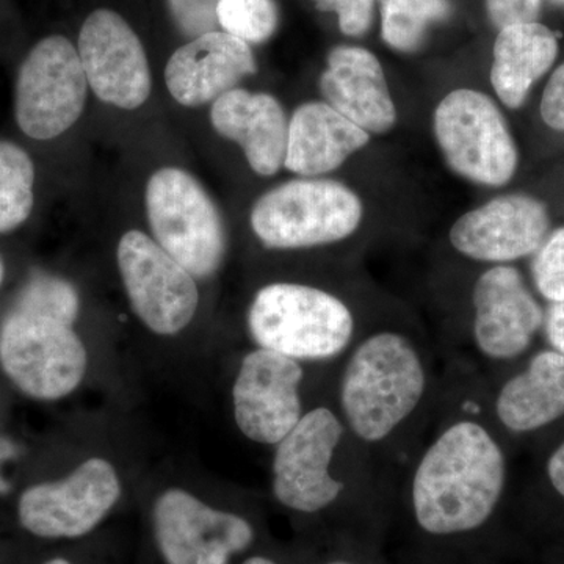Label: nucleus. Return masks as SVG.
I'll use <instances>...</instances> for the list:
<instances>
[{"label": "nucleus", "instance_id": "72a5a7b5", "mask_svg": "<svg viewBox=\"0 0 564 564\" xmlns=\"http://www.w3.org/2000/svg\"><path fill=\"white\" fill-rule=\"evenodd\" d=\"M242 564H278L274 560L263 555H252L250 558L245 560Z\"/></svg>", "mask_w": 564, "mask_h": 564}, {"label": "nucleus", "instance_id": "9b49d317", "mask_svg": "<svg viewBox=\"0 0 564 564\" xmlns=\"http://www.w3.org/2000/svg\"><path fill=\"white\" fill-rule=\"evenodd\" d=\"M121 497L113 464L102 458L82 463L68 478L32 486L18 505L21 525L46 540H74L91 533Z\"/></svg>", "mask_w": 564, "mask_h": 564}, {"label": "nucleus", "instance_id": "dca6fc26", "mask_svg": "<svg viewBox=\"0 0 564 564\" xmlns=\"http://www.w3.org/2000/svg\"><path fill=\"white\" fill-rule=\"evenodd\" d=\"M551 229L547 207L533 196L513 193L497 196L462 215L448 239L464 258L510 263L534 254Z\"/></svg>", "mask_w": 564, "mask_h": 564}, {"label": "nucleus", "instance_id": "2f4dec72", "mask_svg": "<svg viewBox=\"0 0 564 564\" xmlns=\"http://www.w3.org/2000/svg\"><path fill=\"white\" fill-rule=\"evenodd\" d=\"M543 328L551 350L564 355V302L551 303L547 313L544 314Z\"/></svg>", "mask_w": 564, "mask_h": 564}, {"label": "nucleus", "instance_id": "f3484780", "mask_svg": "<svg viewBox=\"0 0 564 564\" xmlns=\"http://www.w3.org/2000/svg\"><path fill=\"white\" fill-rule=\"evenodd\" d=\"M256 69L250 44L214 31L196 36L174 52L166 65L165 82L174 101L199 107L217 101Z\"/></svg>", "mask_w": 564, "mask_h": 564}, {"label": "nucleus", "instance_id": "4468645a", "mask_svg": "<svg viewBox=\"0 0 564 564\" xmlns=\"http://www.w3.org/2000/svg\"><path fill=\"white\" fill-rule=\"evenodd\" d=\"M473 340L478 355L508 362L529 350L543 328L544 311L521 270L510 263L489 267L473 289Z\"/></svg>", "mask_w": 564, "mask_h": 564}, {"label": "nucleus", "instance_id": "58836bf2", "mask_svg": "<svg viewBox=\"0 0 564 564\" xmlns=\"http://www.w3.org/2000/svg\"><path fill=\"white\" fill-rule=\"evenodd\" d=\"M556 6H564V0H552Z\"/></svg>", "mask_w": 564, "mask_h": 564}, {"label": "nucleus", "instance_id": "7ed1b4c3", "mask_svg": "<svg viewBox=\"0 0 564 564\" xmlns=\"http://www.w3.org/2000/svg\"><path fill=\"white\" fill-rule=\"evenodd\" d=\"M248 332L258 348L300 362L329 361L356 343V317L339 296L313 285L274 282L256 293Z\"/></svg>", "mask_w": 564, "mask_h": 564}, {"label": "nucleus", "instance_id": "0eeeda50", "mask_svg": "<svg viewBox=\"0 0 564 564\" xmlns=\"http://www.w3.org/2000/svg\"><path fill=\"white\" fill-rule=\"evenodd\" d=\"M347 434L343 419L332 408L317 406L304 413L295 429L274 445V499L302 514L333 507L347 488L333 469Z\"/></svg>", "mask_w": 564, "mask_h": 564}, {"label": "nucleus", "instance_id": "a878e982", "mask_svg": "<svg viewBox=\"0 0 564 564\" xmlns=\"http://www.w3.org/2000/svg\"><path fill=\"white\" fill-rule=\"evenodd\" d=\"M217 20L223 32L237 36L248 44H261L276 32V2L274 0H218Z\"/></svg>", "mask_w": 564, "mask_h": 564}, {"label": "nucleus", "instance_id": "c85d7f7f", "mask_svg": "<svg viewBox=\"0 0 564 564\" xmlns=\"http://www.w3.org/2000/svg\"><path fill=\"white\" fill-rule=\"evenodd\" d=\"M318 9L333 11L339 18L345 35L359 36L369 31L377 0H315Z\"/></svg>", "mask_w": 564, "mask_h": 564}, {"label": "nucleus", "instance_id": "473e14b6", "mask_svg": "<svg viewBox=\"0 0 564 564\" xmlns=\"http://www.w3.org/2000/svg\"><path fill=\"white\" fill-rule=\"evenodd\" d=\"M545 474L554 491L564 499V441L549 456Z\"/></svg>", "mask_w": 564, "mask_h": 564}, {"label": "nucleus", "instance_id": "1a4fd4ad", "mask_svg": "<svg viewBox=\"0 0 564 564\" xmlns=\"http://www.w3.org/2000/svg\"><path fill=\"white\" fill-rule=\"evenodd\" d=\"M87 88V76L73 43L61 35L41 40L18 74V126L35 140L62 135L79 120Z\"/></svg>", "mask_w": 564, "mask_h": 564}, {"label": "nucleus", "instance_id": "6ab92c4d", "mask_svg": "<svg viewBox=\"0 0 564 564\" xmlns=\"http://www.w3.org/2000/svg\"><path fill=\"white\" fill-rule=\"evenodd\" d=\"M210 121L221 137L242 148L256 173L273 176L284 166L289 122L274 96L234 88L214 102Z\"/></svg>", "mask_w": 564, "mask_h": 564}, {"label": "nucleus", "instance_id": "c756f323", "mask_svg": "<svg viewBox=\"0 0 564 564\" xmlns=\"http://www.w3.org/2000/svg\"><path fill=\"white\" fill-rule=\"evenodd\" d=\"M543 0H486L489 20L497 29L521 22H534L540 17Z\"/></svg>", "mask_w": 564, "mask_h": 564}, {"label": "nucleus", "instance_id": "f03ea898", "mask_svg": "<svg viewBox=\"0 0 564 564\" xmlns=\"http://www.w3.org/2000/svg\"><path fill=\"white\" fill-rule=\"evenodd\" d=\"M339 383V413L364 447L395 440L425 406L432 389L429 352L402 329L383 328L356 340Z\"/></svg>", "mask_w": 564, "mask_h": 564}, {"label": "nucleus", "instance_id": "9d476101", "mask_svg": "<svg viewBox=\"0 0 564 564\" xmlns=\"http://www.w3.org/2000/svg\"><path fill=\"white\" fill-rule=\"evenodd\" d=\"M118 267L133 313L152 333L174 336L191 325L199 304L195 278L154 239L126 232L118 245Z\"/></svg>", "mask_w": 564, "mask_h": 564}, {"label": "nucleus", "instance_id": "e433bc0d", "mask_svg": "<svg viewBox=\"0 0 564 564\" xmlns=\"http://www.w3.org/2000/svg\"><path fill=\"white\" fill-rule=\"evenodd\" d=\"M6 489H7V485L3 484L2 477H0V492L6 491Z\"/></svg>", "mask_w": 564, "mask_h": 564}, {"label": "nucleus", "instance_id": "5701e85b", "mask_svg": "<svg viewBox=\"0 0 564 564\" xmlns=\"http://www.w3.org/2000/svg\"><path fill=\"white\" fill-rule=\"evenodd\" d=\"M381 35L392 50L414 52L436 22L448 20L451 0H378Z\"/></svg>", "mask_w": 564, "mask_h": 564}, {"label": "nucleus", "instance_id": "cd10ccee", "mask_svg": "<svg viewBox=\"0 0 564 564\" xmlns=\"http://www.w3.org/2000/svg\"><path fill=\"white\" fill-rule=\"evenodd\" d=\"M174 24L184 35L196 36L217 31L218 0H166Z\"/></svg>", "mask_w": 564, "mask_h": 564}, {"label": "nucleus", "instance_id": "ddd939ff", "mask_svg": "<svg viewBox=\"0 0 564 564\" xmlns=\"http://www.w3.org/2000/svg\"><path fill=\"white\" fill-rule=\"evenodd\" d=\"M303 362L256 348L240 364L232 388L234 417L247 440L280 444L303 417Z\"/></svg>", "mask_w": 564, "mask_h": 564}, {"label": "nucleus", "instance_id": "39448f33", "mask_svg": "<svg viewBox=\"0 0 564 564\" xmlns=\"http://www.w3.org/2000/svg\"><path fill=\"white\" fill-rule=\"evenodd\" d=\"M434 139L452 172L486 187H502L518 170V147L497 104L485 93L458 88L437 104Z\"/></svg>", "mask_w": 564, "mask_h": 564}, {"label": "nucleus", "instance_id": "b1692460", "mask_svg": "<svg viewBox=\"0 0 564 564\" xmlns=\"http://www.w3.org/2000/svg\"><path fill=\"white\" fill-rule=\"evenodd\" d=\"M35 169L28 152L0 141V234L13 231L28 220L33 207Z\"/></svg>", "mask_w": 564, "mask_h": 564}, {"label": "nucleus", "instance_id": "412c9836", "mask_svg": "<svg viewBox=\"0 0 564 564\" xmlns=\"http://www.w3.org/2000/svg\"><path fill=\"white\" fill-rule=\"evenodd\" d=\"M494 413L505 430L516 434L538 432L564 417V355L536 352L497 391Z\"/></svg>", "mask_w": 564, "mask_h": 564}, {"label": "nucleus", "instance_id": "6e6552de", "mask_svg": "<svg viewBox=\"0 0 564 564\" xmlns=\"http://www.w3.org/2000/svg\"><path fill=\"white\" fill-rule=\"evenodd\" d=\"M0 364L29 397L58 400L84 380L88 355L70 326L11 311L0 329Z\"/></svg>", "mask_w": 564, "mask_h": 564}, {"label": "nucleus", "instance_id": "7c9ffc66", "mask_svg": "<svg viewBox=\"0 0 564 564\" xmlns=\"http://www.w3.org/2000/svg\"><path fill=\"white\" fill-rule=\"evenodd\" d=\"M541 118L549 128L564 132V63L545 85L541 99Z\"/></svg>", "mask_w": 564, "mask_h": 564}, {"label": "nucleus", "instance_id": "423d86ee", "mask_svg": "<svg viewBox=\"0 0 564 564\" xmlns=\"http://www.w3.org/2000/svg\"><path fill=\"white\" fill-rule=\"evenodd\" d=\"M147 212L155 242L195 280L217 273L226 252L225 228L210 196L191 173L169 166L152 174Z\"/></svg>", "mask_w": 564, "mask_h": 564}, {"label": "nucleus", "instance_id": "f704fd0d", "mask_svg": "<svg viewBox=\"0 0 564 564\" xmlns=\"http://www.w3.org/2000/svg\"><path fill=\"white\" fill-rule=\"evenodd\" d=\"M44 564H73V563L68 562V560H65V558H52V560H50V562H46Z\"/></svg>", "mask_w": 564, "mask_h": 564}, {"label": "nucleus", "instance_id": "a211bd4d", "mask_svg": "<svg viewBox=\"0 0 564 564\" xmlns=\"http://www.w3.org/2000/svg\"><path fill=\"white\" fill-rule=\"evenodd\" d=\"M325 102L369 133L391 131L397 107L383 66L372 52L356 46L334 47L321 77Z\"/></svg>", "mask_w": 564, "mask_h": 564}, {"label": "nucleus", "instance_id": "f257e3e1", "mask_svg": "<svg viewBox=\"0 0 564 564\" xmlns=\"http://www.w3.org/2000/svg\"><path fill=\"white\" fill-rule=\"evenodd\" d=\"M507 455L473 415L441 425L415 458L410 505L415 525L432 538H462L484 529L502 502Z\"/></svg>", "mask_w": 564, "mask_h": 564}, {"label": "nucleus", "instance_id": "393cba45", "mask_svg": "<svg viewBox=\"0 0 564 564\" xmlns=\"http://www.w3.org/2000/svg\"><path fill=\"white\" fill-rule=\"evenodd\" d=\"M79 307V295L73 284L61 278L40 274L25 285L13 311L73 326Z\"/></svg>", "mask_w": 564, "mask_h": 564}, {"label": "nucleus", "instance_id": "4be33fe9", "mask_svg": "<svg viewBox=\"0 0 564 564\" xmlns=\"http://www.w3.org/2000/svg\"><path fill=\"white\" fill-rule=\"evenodd\" d=\"M558 57V39L540 22L500 29L494 43L491 84L508 109H521L530 90Z\"/></svg>", "mask_w": 564, "mask_h": 564}, {"label": "nucleus", "instance_id": "f8f14e48", "mask_svg": "<svg viewBox=\"0 0 564 564\" xmlns=\"http://www.w3.org/2000/svg\"><path fill=\"white\" fill-rule=\"evenodd\" d=\"M152 527L166 564H229L254 543V529L243 516L212 508L181 488L158 497Z\"/></svg>", "mask_w": 564, "mask_h": 564}, {"label": "nucleus", "instance_id": "2eb2a0df", "mask_svg": "<svg viewBox=\"0 0 564 564\" xmlns=\"http://www.w3.org/2000/svg\"><path fill=\"white\" fill-rule=\"evenodd\" d=\"M77 52L88 85L102 102L135 110L148 101L152 79L147 52L120 14L93 11L82 25Z\"/></svg>", "mask_w": 564, "mask_h": 564}, {"label": "nucleus", "instance_id": "c9c22d12", "mask_svg": "<svg viewBox=\"0 0 564 564\" xmlns=\"http://www.w3.org/2000/svg\"><path fill=\"white\" fill-rule=\"evenodd\" d=\"M326 564H356V563L347 562V560H334V562H329Z\"/></svg>", "mask_w": 564, "mask_h": 564}, {"label": "nucleus", "instance_id": "20e7f679", "mask_svg": "<svg viewBox=\"0 0 564 564\" xmlns=\"http://www.w3.org/2000/svg\"><path fill=\"white\" fill-rule=\"evenodd\" d=\"M362 217L361 198L343 182L302 177L262 195L252 207L251 228L263 247L304 250L343 242Z\"/></svg>", "mask_w": 564, "mask_h": 564}, {"label": "nucleus", "instance_id": "4c0bfd02", "mask_svg": "<svg viewBox=\"0 0 564 564\" xmlns=\"http://www.w3.org/2000/svg\"><path fill=\"white\" fill-rule=\"evenodd\" d=\"M2 280H3V263H2V261H0V284H2Z\"/></svg>", "mask_w": 564, "mask_h": 564}, {"label": "nucleus", "instance_id": "bb28decb", "mask_svg": "<svg viewBox=\"0 0 564 564\" xmlns=\"http://www.w3.org/2000/svg\"><path fill=\"white\" fill-rule=\"evenodd\" d=\"M532 278L547 302H564V226L549 234L534 252Z\"/></svg>", "mask_w": 564, "mask_h": 564}, {"label": "nucleus", "instance_id": "aec40b11", "mask_svg": "<svg viewBox=\"0 0 564 564\" xmlns=\"http://www.w3.org/2000/svg\"><path fill=\"white\" fill-rule=\"evenodd\" d=\"M370 133L326 102H306L289 121L284 166L302 177H317L343 166L366 148Z\"/></svg>", "mask_w": 564, "mask_h": 564}]
</instances>
